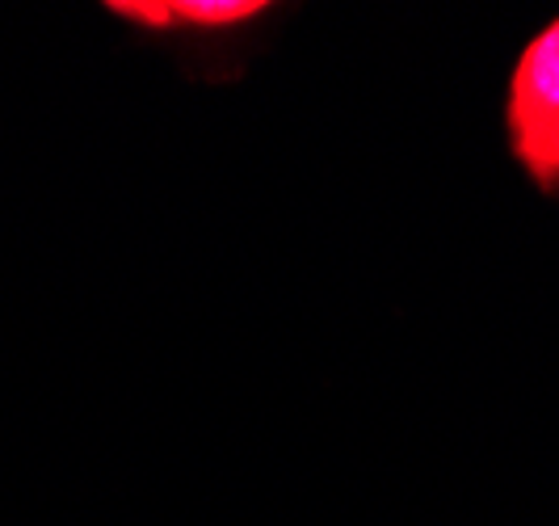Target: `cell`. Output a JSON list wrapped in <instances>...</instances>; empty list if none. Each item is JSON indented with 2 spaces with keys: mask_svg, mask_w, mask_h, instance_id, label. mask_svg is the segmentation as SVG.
Listing matches in <instances>:
<instances>
[{
  "mask_svg": "<svg viewBox=\"0 0 559 526\" xmlns=\"http://www.w3.org/2000/svg\"><path fill=\"white\" fill-rule=\"evenodd\" d=\"M504 122L518 165L543 195H559V17L518 59Z\"/></svg>",
  "mask_w": 559,
  "mask_h": 526,
  "instance_id": "obj_1",
  "label": "cell"
}]
</instances>
